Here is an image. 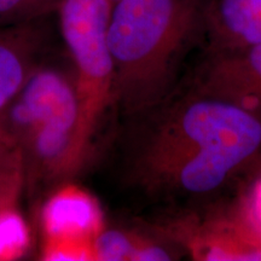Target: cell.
Wrapping results in <instances>:
<instances>
[{
	"mask_svg": "<svg viewBox=\"0 0 261 261\" xmlns=\"http://www.w3.org/2000/svg\"><path fill=\"white\" fill-rule=\"evenodd\" d=\"M130 160L143 191L172 201L211 197L261 156V113L194 91L145 114ZM143 117V116H142Z\"/></svg>",
	"mask_w": 261,
	"mask_h": 261,
	"instance_id": "6da1fadb",
	"label": "cell"
},
{
	"mask_svg": "<svg viewBox=\"0 0 261 261\" xmlns=\"http://www.w3.org/2000/svg\"><path fill=\"white\" fill-rule=\"evenodd\" d=\"M207 0H117L108 42L114 100L126 116H144L172 94L188 46L203 29Z\"/></svg>",
	"mask_w": 261,
	"mask_h": 261,
	"instance_id": "7a4b0ae2",
	"label": "cell"
},
{
	"mask_svg": "<svg viewBox=\"0 0 261 261\" xmlns=\"http://www.w3.org/2000/svg\"><path fill=\"white\" fill-rule=\"evenodd\" d=\"M3 119L21 152L25 188L68 180L89 158L73 74L38 64Z\"/></svg>",
	"mask_w": 261,
	"mask_h": 261,
	"instance_id": "3957f363",
	"label": "cell"
},
{
	"mask_svg": "<svg viewBox=\"0 0 261 261\" xmlns=\"http://www.w3.org/2000/svg\"><path fill=\"white\" fill-rule=\"evenodd\" d=\"M113 6V0H63L56 11L74 65L84 136L91 146L114 100V63L108 42Z\"/></svg>",
	"mask_w": 261,
	"mask_h": 261,
	"instance_id": "277c9868",
	"label": "cell"
},
{
	"mask_svg": "<svg viewBox=\"0 0 261 261\" xmlns=\"http://www.w3.org/2000/svg\"><path fill=\"white\" fill-rule=\"evenodd\" d=\"M194 92L261 113V42L211 55L197 75Z\"/></svg>",
	"mask_w": 261,
	"mask_h": 261,
	"instance_id": "5b68a950",
	"label": "cell"
},
{
	"mask_svg": "<svg viewBox=\"0 0 261 261\" xmlns=\"http://www.w3.org/2000/svg\"><path fill=\"white\" fill-rule=\"evenodd\" d=\"M203 29L211 55L241 50L261 42V0L208 3Z\"/></svg>",
	"mask_w": 261,
	"mask_h": 261,
	"instance_id": "8992f818",
	"label": "cell"
},
{
	"mask_svg": "<svg viewBox=\"0 0 261 261\" xmlns=\"http://www.w3.org/2000/svg\"><path fill=\"white\" fill-rule=\"evenodd\" d=\"M38 22L0 27V115L39 64L44 34Z\"/></svg>",
	"mask_w": 261,
	"mask_h": 261,
	"instance_id": "52a82bcc",
	"label": "cell"
},
{
	"mask_svg": "<svg viewBox=\"0 0 261 261\" xmlns=\"http://www.w3.org/2000/svg\"><path fill=\"white\" fill-rule=\"evenodd\" d=\"M94 255L106 261L172 260L168 247L135 231L106 230L96 238Z\"/></svg>",
	"mask_w": 261,
	"mask_h": 261,
	"instance_id": "ba28073f",
	"label": "cell"
},
{
	"mask_svg": "<svg viewBox=\"0 0 261 261\" xmlns=\"http://www.w3.org/2000/svg\"><path fill=\"white\" fill-rule=\"evenodd\" d=\"M63 0H0V27L37 21L57 11Z\"/></svg>",
	"mask_w": 261,
	"mask_h": 261,
	"instance_id": "9c48e42d",
	"label": "cell"
},
{
	"mask_svg": "<svg viewBox=\"0 0 261 261\" xmlns=\"http://www.w3.org/2000/svg\"><path fill=\"white\" fill-rule=\"evenodd\" d=\"M24 189L25 177L22 159L0 168V221L16 211Z\"/></svg>",
	"mask_w": 261,
	"mask_h": 261,
	"instance_id": "30bf717a",
	"label": "cell"
},
{
	"mask_svg": "<svg viewBox=\"0 0 261 261\" xmlns=\"http://www.w3.org/2000/svg\"><path fill=\"white\" fill-rule=\"evenodd\" d=\"M19 159H22L21 152H19L11 133L9 132L2 114L0 115V168Z\"/></svg>",
	"mask_w": 261,
	"mask_h": 261,
	"instance_id": "8fae6325",
	"label": "cell"
},
{
	"mask_svg": "<svg viewBox=\"0 0 261 261\" xmlns=\"http://www.w3.org/2000/svg\"><path fill=\"white\" fill-rule=\"evenodd\" d=\"M113 2H114V3H115V2H117V0H113Z\"/></svg>",
	"mask_w": 261,
	"mask_h": 261,
	"instance_id": "7c38bea8",
	"label": "cell"
}]
</instances>
